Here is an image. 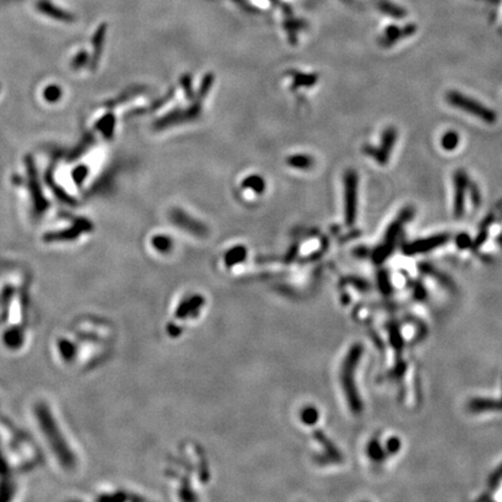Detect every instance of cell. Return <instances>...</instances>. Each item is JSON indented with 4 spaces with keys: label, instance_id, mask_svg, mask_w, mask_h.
<instances>
[{
    "label": "cell",
    "instance_id": "1",
    "mask_svg": "<svg viewBox=\"0 0 502 502\" xmlns=\"http://www.w3.org/2000/svg\"><path fill=\"white\" fill-rule=\"evenodd\" d=\"M33 413L41 435L57 463L65 471H72L77 466L76 453L71 449L49 406L44 402H36Z\"/></svg>",
    "mask_w": 502,
    "mask_h": 502
},
{
    "label": "cell",
    "instance_id": "2",
    "mask_svg": "<svg viewBox=\"0 0 502 502\" xmlns=\"http://www.w3.org/2000/svg\"><path fill=\"white\" fill-rule=\"evenodd\" d=\"M446 99H448L449 104L451 106L457 107V108H459L461 110H464V112L471 114V115L478 117V119L482 120L483 122L494 123L496 121V115L492 109H489L488 107H486L485 105H481L480 102L474 100V99L468 98L466 95L461 94L460 92L457 91L449 92L448 95H446Z\"/></svg>",
    "mask_w": 502,
    "mask_h": 502
},
{
    "label": "cell",
    "instance_id": "3",
    "mask_svg": "<svg viewBox=\"0 0 502 502\" xmlns=\"http://www.w3.org/2000/svg\"><path fill=\"white\" fill-rule=\"evenodd\" d=\"M345 219L348 224H352L356 220L357 199H358V176L356 171L349 170L345 173Z\"/></svg>",
    "mask_w": 502,
    "mask_h": 502
},
{
    "label": "cell",
    "instance_id": "4",
    "mask_svg": "<svg viewBox=\"0 0 502 502\" xmlns=\"http://www.w3.org/2000/svg\"><path fill=\"white\" fill-rule=\"evenodd\" d=\"M397 141V129L394 127H389L385 129L383 134L382 145L379 148H370L367 147L365 151L374 158V160L380 164H386L389 161L390 155L392 153V149Z\"/></svg>",
    "mask_w": 502,
    "mask_h": 502
},
{
    "label": "cell",
    "instance_id": "5",
    "mask_svg": "<svg viewBox=\"0 0 502 502\" xmlns=\"http://www.w3.org/2000/svg\"><path fill=\"white\" fill-rule=\"evenodd\" d=\"M455 202H453V214L456 217H461L465 208V194L468 186L466 173L463 170H458L455 173Z\"/></svg>",
    "mask_w": 502,
    "mask_h": 502
},
{
    "label": "cell",
    "instance_id": "6",
    "mask_svg": "<svg viewBox=\"0 0 502 502\" xmlns=\"http://www.w3.org/2000/svg\"><path fill=\"white\" fill-rule=\"evenodd\" d=\"M171 219L177 226L182 227L184 229L190 230L193 232V234H204V231L206 230V228L202 226L199 221L192 219L190 215H187V213H185L184 210L179 208L172 210Z\"/></svg>",
    "mask_w": 502,
    "mask_h": 502
},
{
    "label": "cell",
    "instance_id": "7",
    "mask_svg": "<svg viewBox=\"0 0 502 502\" xmlns=\"http://www.w3.org/2000/svg\"><path fill=\"white\" fill-rule=\"evenodd\" d=\"M36 7L40 12L46 14L48 17L54 18L55 20H60L64 22H71L73 20V17L71 14L66 12V11H63L60 7L55 6L54 4H51L48 0H40V2L36 4Z\"/></svg>",
    "mask_w": 502,
    "mask_h": 502
},
{
    "label": "cell",
    "instance_id": "8",
    "mask_svg": "<svg viewBox=\"0 0 502 502\" xmlns=\"http://www.w3.org/2000/svg\"><path fill=\"white\" fill-rule=\"evenodd\" d=\"M446 238H448V237H446L445 235L435 236V237H431V238L424 239V241H421V242H418V243H414V244H412L411 246H409L408 249H411V250H413V251H419V250L430 249V248H434V246H436V245L442 244L443 242H445V241H446Z\"/></svg>",
    "mask_w": 502,
    "mask_h": 502
},
{
    "label": "cell",
    "instance_id": "9",
    "mask_svg": "<svg viewBox=\"0 0 502 502\" xmlns=\"http://www.w3.org/2000/svg\"><path fill=\"white\" fill-rule=\"evenodd\" d=\"M287 164L295 169H309L314 164L312 157L306 156V155H294V156L289 157Z\"/></svg>",
    "mask_w": 502,
    "mask_h": 502
},
{
    "label": "cell",
    "instance_id": "10",
    "mask_svg": "<svg viewBox=\"0 0 502 502\" xmlns=\"http://www.w3.org/2000/svg\"><path fill=\"white\" fill-rule=\"evenodd\" d=\"M243 187L250 188L256 193H262L265 190V182L260 176H249L243 180Z\"/></svg>",
    "mask_w": 502,
    "mask_h": 502
},
{
    "label": "cell",
    "instance_id": "11",
    "mask_svg": "<svg viewBox=\"0 0 502 502\" xmlns=\"http://www.w3.org/2000/svg\"><path fill=\"white\" fill-rule=\"evenodd\" d=\"M442 147L444 148L445 150L451 151L455 149V148L458 146L459 143V136L455 132H448L443 135L442 138Z\"/></svg>",
    "mask_w": 502,
    "mask_h": 502
},
{
    "label": "cell",
    "instance_id": "12",
    "mask_svg": "<svg viewBox=\"0 0 502 502\" xmlns=\"http://www.w3.org/2000/svg\"><path fill=\"white\" fill-rule=\"evenodd\" d=\"M316 80L315 76L312 75H302V73H299V75L294 76V84L295 85H304V86H307V85H312Z\"/></svg>",
    "mask_w": 502,
    "mask_h": 502
}]
</instances>
